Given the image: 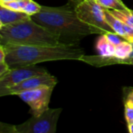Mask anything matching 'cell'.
<instances>
[{
	"label": "cell",
	"mask_w": 133,
	"mask_h": 133,
	"mask_svg": "<svg viewBox=\"0 0 133 133\" xmlns=\"http://www.w3.org/2000/svg\"><path fill=\"white\" fill-rule=\"evenodd\" d=\"M24 1H16V2H0V5L5 7L7 9L15 10V11H19L23 12V5H24Z\"/></svg>",
	"instance_id": "obj_15"
},
{
	"label": "cell",
	"mask_w": 133,
	"mask_h": 133,
	"mask_svg": "<svg viewBox=\"0 0 133 133\" xmlns=\"http://www.w3.org/2000/svg\"><path fill=\"white\" fill-rule=\"evenodd\" d=\"M0 44L17 46L66 45L59 36L31 19L0 27Z\"/></svg>",
	"instance_id": "obj_3"
},
{
	"label": "cell",
	"mask_w": 133,
	"mask_h": 133,
	"mask_svg": "<svg viewBox=\"0 0 133 133\" xmlns=\"http://www.w3.org/2000/svg\"><path fill=\"white\" fill-rule=\"evenodd\" d=\"M82 1H83V0H69V2L75 7L77 4H79Z\"/></svg>",
	"instance_id": "obj_18"
},
{
	"label": "cell",
	"mask_w": 133,
	"mask_h": 133,
	"mask_svg": "<svg viewBox=\"0 0 133 133\" xmlns=\"http://www.w3.org/2000/svg\"><path fill=\"white\" fill-rule=\"evenodd\" d=\"M16 1H21V0H0V2H16Z\"/></svg>",
	"instance_id": "obj_21"
},
{
	"label": "cell",
	"mask_w": 133,
	"mask_h": 133,
	"mask_svg": "<svg viewBox=\"0 0 133 133\" xmlns=\"http://www.w3.org/2000/svg\"><path fill=\"white\" fill-rule=\"evenodd\" d=\"M102 7L107 9H123L128 8L122 0H96Z\"/></svg>",
	"instance_id": "obj_13"
},
{
	"label": "cell",
	"mask_w": 133,
	"mask_h": 133,
	"mask_svg": "<svg viewBox=\"0 0 133 133\" xmlns=\"http://www.w3.org/2000/svg\"><path fill=\"white\" fill-rule=\"evenodd\" d=\"M57 83L58 80L56 77L51 75L49 72L44 75H37L28 78L16 86L0 90V97L9 96V95L16 96L18 94L21 92L34 90L44 86L55 87Z\"/></svg>",
	"instance_id": "obj_8"
},
{
	"label": "cell",
	"mask_w": 133,
	"mask_h": 133,
	"mask_svg": "<svg viewBox=\"0 0 133 133\" xmlns=\"http://www.w3.org/2000/svg\"><path fill=\"white\" fill-rule=\"evenodd\" d=\"M133 53V43L125 40L115 48V56L122 59L130 57Z\"/></svg>",
	"instance_id": "obj_11"
},
{
	"label": "cell",
	"mask_w": 133,
	"mask_h": 133,
	"mask_svg": "<svg viewBox=\"0 0 133 133\" xmlns=\"http://www.w3.org/2000/svg\"><path fill=\"white\" fill-rule=\"evenodd\" d=\"M124 93H125L124 97V103L129 104L133 106V87L124 89Z\"/></svg>",
	"instance_id": "obj_17"
},
{
	"label": "cell",
	"mask_w": 133,
	"mask_h": 133,
	"mask_svg": "<svg viewBox=\"0 0 133 133\" xmlns=\"http://www.w3.org/2000/svg\"><path fill=\"white\" fill-rule=\"evenodd\" d=\"M47 73L48 72L45 69L36 65L10 69L6 74L0 77V90L16 86L32 76Z\"/></svg>",
	"instance_id": "obj_7"
},
{
	"label": "cell",
	"mask_w": 133,
	"mask_h": 133,
	"mask_svg": "<svg viewBox=\"0 0 133 133\" xmlns=\"http://www.w3.org/2000/svg\"><path fill=\"white\" fill-rule=\"evenodd\" d=\"M29 19H31V16L26 12L12 10L0 5V27Z\"/></svg>",
	"instance_id": "obj_9"
},
{
	"label": "cell",
	"mask_w": 133,
	"mask_h": 133,
	"mask_svg": "<svg viewBox=\"0 0 133 133\" xmlns=\"http://www.w3.org/2000/svg\"><path fill=\"white\" fill-rule=\"evenodd\" d=\"M62 108H48L39 116H34L25 122L12 125V133H55Z\"/></svg>",
	"instance_id": "obj_5"
},
{
	"label": "cell",
	"mask_w": 133,
	"mask_h": 133,
	"mask_svg": "<svg viewBox=\"0 0 133 133\" xmlns=\"http://www.w3.org/2000/svg\"><path fill=\"white\" fill-rule=\"evenodd\" d=\"M55 87L44 86L34 90L18 94L23 101L30 107V113L34 116H39L49 108V103Z\"/></svg>",
	"instance_id": "obj_6"
},
{
	"label": "cell",
	"mask_w": 133,
	"mask_h": 133,
	"mask_svg": "<svg viewBox=\"0 0 133 133\" xmlns=\"http://www.w3.org/2000/svg\"><path fill=\"white\" fill-rule=\"evenodd\" d=\"M129 65H133V57H132V56L129 58Z\"/></svg>",
	"instance_id": "obj_20"
},
{
	"label": "cell",
	"mask_w": 133,
	"mask_h": 133,
	"mask_svg": "<svg viewBox=\"0 0 133 133\" xmlns=\"http://www.w3.org/2000/svg\"><path fill=\"white\" fill-rule=\"evenodd\" d=\"M104 9L96 0H83L75 6L78 17L100 35L115 33L106 21Z\"/></svg>",
	"instance_id": "obj_4"
},
{
	"label": "cell",
	"mask_w": 133,
	"mask_h": 133,
	"mask_svg": "<svg viewBox=\"0 0 133 133\" xmlns=\"http://www.w3.org/2000/svg\"><path fill=\"white\" fill-rule=\"evenodd\" d=\"M110 10V9H109ZM110 12L126 25L133 28V10L129 8L123 9H111Z\"/></svg>",
	"instance_id": "obj_12"
},
{
	"label": "cell",
	"mask_w": 133,
	"mask_h": 133,
	"mask_svg": "<svg viewBox=\"0 0 133 133\" xmlns=\"http://www.w3.org/2000/svg\"><path fill=\"white\" fill-rule=\"evenodd\" d=\"M116 46L110 41L106 34H101L96 43V49L99 55L104 56H115Z\"/></svg>",
	"instance_id": "obj_10"
},
{
	"label": "cell",
	"mask_w": 133,
	"mask_h": 133,
	"mask_svg": "<svg viewBox=\"0 0 133 133\" xmlns=\"http://www.w3.org/2000/svg\"><path fill=\"white\" fill-rule=\"evenodd\" d=\"M128 125V129H129V132L130 133H133V122L131 123H129L127 124Z\"/></svg>",
	"instance_id": "obj_19"
},
{
	"label": "cell",
	"mask_w": 133,
	"mask_h": 133,
	"mask_svg": "<svg viewBox=\"0 0 133 133\" xmlns=\"http://www.w3.org/2000/svg\"><path fill=\"white\" fill-rule=\"evenodd\" d=\"M124 107H125V117L127 124L131 123L133 122V106L129 104L124 103Z\"/></svg>",
	"instance_id": "obj_16"
},
{
	"label": "cell",
	"mask_w": 133,
	"mask_h": 133,
	"mask_svg": "<svg viewBox=\"0 0 133 133\" xmlns=\"http://www.w3.org/2000/svg\"><path fill=\"white\" fill-rule=\"evenodd\" d=\"M32 19L60 37L64 44L78 46L80 41L97 32L77 16L75 7L69 2L58 7L41 6Z\"/></svg>",
	"instance_id": "obj_1"
},
{
	"label": "cell",
	"mask_w": 133,
	"mask_h": 133,
	"mask_svg": "<svg viewBox=\"0 0 133 133\" xmlns=\"http://www.w3.org/2000/svg\"><path fill=\"white\" fill-rule=\"evenodd\" d=\"M41 6L42 5H39L37 2H36L34 0H25L23 12H26V14L32 16L33 15H34L41 11Z\"/></svg>",
	"instance_id": "obj_14"
},
{
	"label": "cell",
	"mask_w": 133,
	"mask_h": 133,
	"mask_svg": "<svg viewBox=\"0 0 133 133\" xmlns=\"http://www.w3.org/2000/svg\"><path fill=\"white\" fill-rule=\"evenodd\" d=\"M2 45V44H1ZM6 52V62L10 69L58 60H79L84 50L78 46H17L2 45Z\"/></svg>",
	"instance_id": "obj_2"
}]
</instances>
